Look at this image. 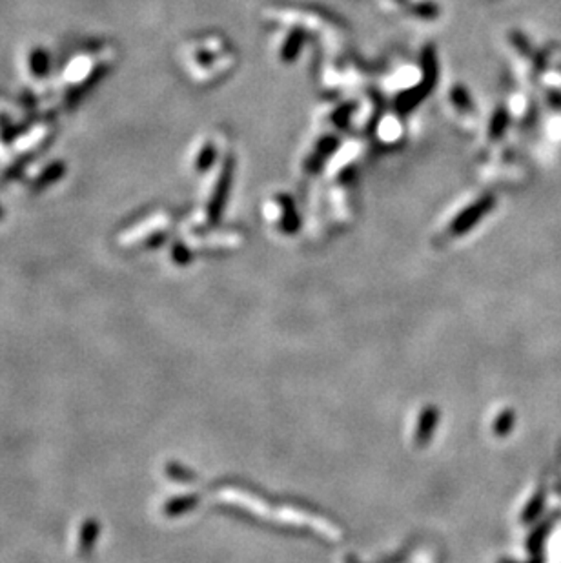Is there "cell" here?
Masks as SVG:
<instances>
[{"mask_svg":"<svg viewBox=\"0 0 561 563\" xmlns=\"http://www.w3.org/2000/svg\"><path fill=\"white\" fill-rule=\"evenodd\" d=\"M49 60L44 51H33L32 55V72L33 75H44L48 72Z\"/></svg>","mask_w":561,"mask_h":563,"instance_id":"7a4b0ae2","label":"cell"},{"mask_svg":"<svg viewBox=\"0 0 561 563\" xmlns=\"http://www.w3.org/2000/svg\"><path fill=\"white\" fill-rule=\"evenodd\" d=\"M97 534H98L97 522H95V519L94 522L89 519L84 527H82V538H80V552H82V555H88L89 549L94 547L95 540H97Z\"/></svg>","mask_w":561,"mask_h":563,"instance_id":"6da1fadb","label":"cell"}]
</instances>
